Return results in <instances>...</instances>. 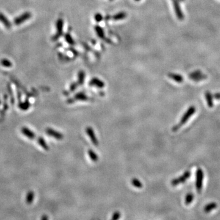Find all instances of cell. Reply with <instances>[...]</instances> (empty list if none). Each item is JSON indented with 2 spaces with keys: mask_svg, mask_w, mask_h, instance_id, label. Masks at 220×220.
Masks as SVG:
<instances>
[{
  "mask_svg": "<svg viewBox=\"0 0 220 220\" xmlns=\"http://www.w3.org/2000/svg\"><path fill=\"white\" fill-rule=\"evenodd\" d=\"M195 112H196V108H195V107L194 106H191L189 107V108L188 109L187 111L183 115V116H182V119H180L179 123L177 125H175L173 128V130L174 132H176V131L178 130L181 127V126H182L184 124H185L188 121V120L190 118V117L194 115Z\"/></svg>",
  "mask_w": 220,
  "mask_h": 220,
  "instance_id": "6da1fadb",
  "label": "cell"
},
{
  "mask_svg": "<svg viewBox=\"0 0 220 220\" xmlns=\"http://www.w3.org/2000/svg\"><path fill=\"white\" fill-rule=\"evenodd\" d=\"M204 179V173L202 169L199 168L196 171V187L198 193H201L202 188Z\"/></svg>",
  "mask_w": 220,
  "mask_h": 220,
  "instance_id": "7a4b0ae2",
  "label": "cell"
},
{
  "mask_svg": "<svg viewBox=\"0 0 220 220\" xmlns=\"http://www.w3.org/2000/svg\"><path fill=\"white\" fill-rule=\"evenodd\" d=\"M191 176V173L189 171H187L184 173V174L180 176L178 178H176L171 181V185L173 186H177L179 184H184L186 180L190 178Z\"/></svg>",
  "mask_w": 220,
  "mask_h": 220,
  "instance_id": "3957f363",
  "label": "cell"
},
{
  "mask_svg": "<svg viewBox=\"0 0 220 220\" xmlns=\"http://www.w3.org/2000/svg\"><path fill=\"white\" fill-rule=\"evenodd\" d=\"M173 3V6H174V9L176 14V16L177 17V19L179 20H183L184 19V14L182 11V9L180 7L179 5V0H172Z\"/></svg>",
  "mask_w": 220,
  "mask_h": 220,
  "instance_id": "277c9868",
  "label": "cell"
},
{
  "mask_svg": "<svg viewBox=\"0 0 220 220\" xmlns=\"http://www.w3.org/2000/svg\"><path fill=\"white\" fill-rule=\"evenodd\" d=\"M31 16H32V15L30 12H26L22 14L21 15L17 17L14 20V23L16 25H20L22 23H23V22H25L26 20H28V19H29L31 17Z\"/></svg>",
  "mask_w": 220,
  "mask_h": 220,
  "instance_id": "5b68a950",
  "label": "cell"
},
{
  "mask_svg": "<svg viewBox=\"0 0 220 220\" xmlns=\"http://www.w3.org/2000/svg\"><path fill=\"white\" fill-rule=\"evenodd\" d=\"M63 20L61 19L58 20L57 23V33L53 37V40H57L63 34Z\"/></svg>",
  "mask_w": 220,
  "mask_h": 220,
  "instance_id": "8992f818",
  "label": "cell"
},
{
  "mask_svg": "<svg viewBox=\"0 0 220 220\" xmlns=\"http://www.w3.org/2000/svg\"><path fill=\"white\" fill-rule=\"evenodd\" d=\"M86 132L89 136L92 144L95 146H97L98 145V141L95 135L94 130L91 127H87L86 129Z\"/></svg>",
  "mask_w": 220,
  "mask_h": 220,
  "instance_id": "52a82bcc",
  "label": "cell"
},
{
  "mask_svg": "<svg viewBox=\"0 0 220 220\" xmlns=\"http://www.w3.org/2000/svg\"><path fill=\"white\" fill-rule=\"evenodd\" d=\"M46 133L47 135H48L49 136H52L53 138H54L55 139H58V140H61L62 139H63L64 136L63 135L56 130H54L52 129H47L46 130Z\"/></svg>",
  "mask_w": 220,
  "mask_h": 220,
  "instance_id": "ba28073f",
  "label": "cell"
},
{
  "mask_svg": "<svg viewBox=\"0 0 220 220\" xmlns=\"http://www.w3.org/2000/svg\"><path fill=\"white\" fill-rule=\"evenodd\" d=\"M90 86H95L98 88H103L105 86V83L101 80L97 78H93L89 82Z\"/></svg>",
  "mask_w": 220,
  "mask_h": 220,
  "instance_id": "9c48e42d",
  "label": "cell"
},
{
  "mask_svg": "<svg viewBox=\"0 0 220 220\" xmlns=\"http://www.w3.org/2000/svg\"><path fill=\"white\" fill-rule=\"evenodd\" d=\"M0 22H1L4 25V26L6 28L9 29L11 28V22L8 20V18L2 12H0Z\"/></svg>",
  "mask_w": 220,
  "mask_h": 220,
  "instance_id": "30bf717a",
  "label": "cell"
},
{
  "mask_svg": "<svg viewBox=\"0 0 220 220\" xmlns=\"http://www.w3.org/2000/svg\"><path fill=\"white\" fill-rule=\"evenodd\" d=\"M168 77L173 80L174 81H175L177 83H180L182 82H183L184 81V78L182 75H179V74H173V73H170L168 74Z\"/></svg>",
  "mask_w": 220,
  "mask_h": 220,
  "instance_id": "8fae6325",
  "label": "cell"
},
{
  "mask_svg": "<svg viewBox=\"0 0 220 220\" xmlns=\"http://www.w3.org/2000/svg\"><path fill=\"white\" fill-rule=\"evenodd\" d=\"M22 132L24 135H25L26 137H28V138L31 139H34L36 136V135L31 130H30L29 129H28V128H26V127H23L22 129Z\"/></svg>",
  "mask_w": 220,
  "mask_h": 220,
  "instance_id": "7c38bea8",
  "label": "cell"
},
{
  "mask_svg": "<svg viewBox=\"0 0 220 220\" xmlns=\"http://www.w3.org/2000/svg\"><path fill=\"white\" fill-rule=\"evenodd\" d=\"M74 101L75 100H81V101H86V100H89V97H88L85 94L83 93V92H80L78 93L77 94H76L74 97V98H73Z\"/></svg>",
  "mask_w": 220,
  "mask_h": 220,
  "instance_id": "4fadbf2b",
  "label": "cell"
},
{
  "mask_svg": "<svg viewBox=\"0 0 220 220\" xmlns=\"http://www.w3.org/2000/svg\"><path fill=\"white\" fill-rule=\"evenodd\" d=\"M205 98L207 102V105L210 108H212L213 106V96L211 94V93L209 91H207L205 94Z\"/></svg>",
  "mask_w": 220,
  "mask_h": 220,
  "instance_id": "5bb4252c",
  "label": "cell"
},
{
  "mask_svg": "<svg viewBox=\"0 0 220 220\" xmlns=\"http://www.w3.org/2000/svg\"><path fill=\"white\" fill-rule=\"evenodd\" d=\"M217 207V204L215 202H210L208 204H207L204 208V210L205 213H209L211 211H212L213 209L216 208Z\"/></svg>",
  "mask_w": 220,
  "mask_h": 220,
  "instance_id": "9a60e30c",
  "label": "cell"
},
{
  "mask_svg": "<svg viewBox=\"0 0 220 220\" xmlns=\"http://www.w3.org/2000/svg\"><path fill=\"white\" fill-rule=\"evenodd\" d=\"M88 154L89 156L90 157V158L91 159V160L94 162H97L98 160V155L94 152V150L89 149L88 150Z\"/></svg>",
  "mask_w": 220,
  "mask_h": 220,
  "instance_id": "2e32d148",
  "label": "cell"
},
{
  "mask_svg": "<svg viewBox=\"0 0 220 220\" xmlns=\"http://www.w3.org/2000/svg\"><path fill=\"white\" fill-rule=\"evenodd\" d=\"M131 184L133 185V186L134 187L137 188H141L143 187V184L139 181V180H138L136 178H134V179H132Z\"/></svg>",
  "mask_w": 220,
  "mask_h": 220,
  "instance_id": "e0dca14e",
  "label": "cell"
},
{
  "mask_svg": "<svg viewBox=\"0 0 220 220\" xmlns=\"http://www.w3.org/2000/svg\"><path fill=\"white\" fill-rule=\"evenodd\" d=\"M194 199V194L193 193H188L186 196H185V202L187 205H188L190 204H191L193 201Z\"/></svg>",
  "mask_w": 220,
  "mask_h": 220,
  "instance_id": "ac0fdd59",
  "label": "cell"
},
{
  "mask_svg": "<svg viewBox=\"0 0 220 220\" xmlns=\"http://www.w3.org/2000/svg\"><path fill=\"white\" fill-rule=\"evenodd\" d=\"M84 78H85V74H84V72L83 71H80L78 73V82L79 85H82L84 83Z\"/></svg>",
  "mask_w": 220,
  "mask_h": 220,
  "instance_id": "d6986e66",
  "label": "cell"
},
{
  "mask_svg": "<svg viewBox=\"0 0 220 220\" xmlns=\"http://www.w3.org/2000/svg\"><path fill=\"white\" fill-rule=\"evenodd\" d=\"M34 198V194L33 191H29L26 196V202L28 204H31Z\"/></svg>",
  "mask_w": 220,
  "mask_h": 220,
  "instance_id": "ffe728a7",
  "label": "cell"
},
{
  "mask_svg": "<svg viewBox=\"0 0 220 220\" xmlns=\"http://www.w3.org/2000/svg\"><path fill=\"white\" fill-rule=\"evenodd\" d=\"M38 143L41 146V147H42L44 149H45V150H48L49 149V147H48V145L46 144V143H45V141L42 138H39Z\"/></svg>",
  "mask_w": 220,
  "mask_h": 220,
  "instance_id": "44dd1931",
  "label": "cell"
},
{
  "mask_svg": "<svg viewBox=\"0 0 220 220\" xmlns=\"http://www.w3.org/2000/svg\"><path fill=\"white\" fill-rule=\"evenodd\" d=\"M125 17H126V14L124 12H120V13L115 15V16H113V19L115 20H119L124 19V18H125Z\"/></svg>",
  "mask_w": 220,
  "mask_h": 220,
  "instance_id": "7402d4cb",
  "label": "cell"
},
{
  "mask_svg": "<svg viewBox=\"0 0 220 220\" xmlns=\"http://www.w3.org/2000/svg\"><path fill=\"white\" fill-rule=\"evenodd\" d=\"M207 77V76L206 75H204L203 74H202L201 75H199V76H197V77H193V78H191V80L194 81H202L203 80H205L206 79Z\"/></svg>",
  "mask_w": 220,
  "mask_h": 220,
  "instance_id": "603a6c76",
  "label": "cell"
},
{
  "mask_svg": "<svg viewBox=\"0 0 220 220\" xmlns=\"http://www.w3.org/2000/svg\"><path fill=\"white\" fill-rule=\"evenodd\" d=\"M95 31H96V33H97V36H98L99 37H100V38H101V39L104 38V37H105V36H104V32H103V29H102L100 27H99V26H96V27H95Z\"/></svg>",
  "mask_w": 220,
  "mask_h": 220,
  "instance_id": "cb8c5ba5",
  "label": "cell"
},
{
  "mask_svg": "<svg viewBox=\"0 0 220 220\" xmlns=\"http://www.w3.org/2000/svg\"><path fill=\"white\" fill-rule=\"evenodd\" d=\"M1 63L4 67H9L12 66L11 62L10 61H9L8 60H6V59H4V60H2Z\"/></svg>",
  "mask_w": 220,
  "mask_h": 220,
  "instance_id": "d4e9b609",
  "label": "cell"
},
{
  "mask_svg": "<svg viewBox=\"0 0 220 220\" xmlns=\"http://www.w3.org/2000/svg\"><path fill=\"white\" fill-rule=\"evenodd\" d=\"M202 74V72L201 70H195V71L190 73V74H189V77H190V78L191 79V78H193V77H195L201 75Z\"/></svg>",
  "mask_w": 220,
  "mask_h": 220,
  "instance_id": "484cf974",
  "label": "cell"
},
{
  "mask_svg": "<svg viewBox=\"0 0 220 220\" xmlns=\"http://www.w3.org/2000/svg\"><path fill=\"white\" fill-rule=\"evenodd\" d=\"M121 213L119 211H116L113 214L112 217V219L117 220V219H119L121 218Z\"/></svg>",
  "mask_w": 220,
  "mask_h": 220,
  "instance_id": "4316f807",
  "label": "cell"
},
{
  "mask_svg": "<svg viewBox=\"0 0 220 220\" xmlns=\"http://www.w3.org/2000/svg\"><path fill=\"white\" fill-rule=\"evenodd\" d=\"M66 40L68 43H70L71 45H73L74 43V41L73 40V39H72L70 35L69 34H67L66 36Z\"/></svg>",
  "mask_w": 220,
  "mask_h": 220,
  "instance_id": "83f0119b",
  "label": "cell"
},
{
  "mask_svg": "<svg viewBox=\"0 0 220 220\" xmlns=\"http://www.w3.org/2000/svg\"><path fill=\"white\" fill-rule=\"evenodd\" d=\"M95 20L98 22H100L103 18H102V16L100 14H97L95 16Z\"/></svg>",
  "mask_w": 220,
  "mask_h": 220,
  "instance_id": "f1b7e54d",
  "label": "cell"
},
{
  "mask_svg": "<svg viewBox=\"0 0 220 220\" xmlns=\"http://www.w3.org/2000/svg\"><path fill=\"white\" fill-rule=\"evenodd\" d=\"M77 85H78V84H77L76 83H72V84H71V86H70V91H74L77 89Z\"/></svg>",
  "mask_w": 220,
  "mask_h": 220,
  "instance_id": "f546056e",
  "label": "cell"
},
{
  "mask_svg": "<svg viewBox=\"0 0 220 220\" xmlns=\"http://www.w3.org/2000/svg\"><path fill=\"white\" fill-rule=\"evenodd\" d=\"M213 97L216 100H220V93H216L214 94Z\"/></svg>",
  "mask_w": 220,
  "mask_h": 220,
  "instance_id": "4dcf8cb0",
  "label": "cell"
},
{
  "mask_svg": "<svg viewBox=\"0 0 220 220\" xmlns=\"http://www.w3.org/2000/svg\"><path fill=\"white\" fill-rule=\"evenodd\" d=\"M42 219H48V217L43 216L42 218Z\"/></svg>",
  "mask_w": 220,
  "mask_h": 220,
  "instance_id": "1f68e13d",
  "label": "cell"
},
{
  "mask_svg": "<svg viewBox=\"0 0 220 220\" xmlns=\"http://www.w3.org/2000/svg\"><path fill=\"white\" fill-rule=\"evenodd\" d=\"M179 1H180V2H184V0H179Z\"/></svg>",
  "mask_w": 220,
  "mask_h": 220,
  "instance_id": "d6a6232c",
  "label": "cell"
},
{
  "mask_svg": "<svg viewBox=\"0 0 220 220\" xmlns=\"http://www.w3.org/2000/svg\"><path fill=\"white\" fill-rule=\"evenodd\" d=\"M135 1H137V2H139V1H140V0H135Z\"/></svg>",
  "mask_w": 220,
  "mask_h": 220,
  "instance_id": "836d02e7",
  "label": "cell"
},
{
  "mask_svg": "<svg viewBox=\"0 0 220 220\" xmlns=\"http://www.w3.org/2000/svg\"><path fill=\"white\" fill-rule=\"evenodd\" d=\"M111 1H112V0H111Z\"/></svg>",
  "mask_w": 220,
  "mask_h": 220,
  "instance_id": "e575fe53",
  "label": "cell"
}]
</instances>
